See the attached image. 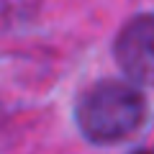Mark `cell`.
I'll list each match as a JSON object with an SVG mask.
<instances>
[{
  "mask_svg": "<svg viewBox=\"0 0 154 154\" xmlns=\"http://www.w3.org/2000/svg\"><path fill=\"white\" fill-rule=\"evenodd\" d=\"M144 121V98L126 82L105 80L80 98L77 123L93 141L108 144L126 139Z\"/></svg>",
  "mask_w": 154,
  "mask_h": 154,
  "instance_id": "6da1fadb",
  "label": "cell"
},
{
  "mask_svg": "<svg viewBox=\"0 0 154 154\" xmlns=\"http://www.w3.org/2000/svg\"><path fill=\"white\" fill-rule=\"evenodd\" d=\"M118 64L131 80L154 85V16H139L116 41Z\"/></svg>",
  "mask_w": 154,
  "mask_h": 154,
  "instance_id": "7a4b0ae2",
  "label": "cell"
},
{
  "mask_svg": "<svg viewBox=\"0 0 154 154\" xmlns=\"http://www.w3.org/2000/svg\"><path fill=\"white\" fill-rule=\"evenodd\" d=\"M139 154H149V152H139Z\"/></svg>",
  "mask_w": 154,
  "mask_h": 154,
  "instance_id": "3957f363",
  "label": "cell"
}]
</instances>
